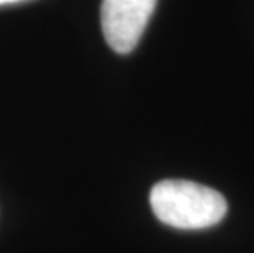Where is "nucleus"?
I'll return each mask as SVG.
<instances>
[{
	"label": "nucleus",
	"instance_id": "3",
	"mask_svg": "<svg viewBox=\"0 0 254 253\" xmlns=\"http://www.w3.org/2000/svg\"><path fill=\"white\" fill-rule=\"evenodd\" d=\"M21 2V0H0V5H7V3H17Z\"/></svg>",
	"mask_w": 254,
	"mask_h": 253
},
{
	"label": "nucleus",
	"instance_id": "2",
	"mask_svg": "<svg viewBox=\"0 0 254 253\" xmlns=\"http://www.w3.org/2000/svg\"><path fill=\"white\" fill-rule=\"evenodd\" d=\"M158 0H102V33L113 51L131 53L141 40Z\"/></svg>",
	"mask_w": 254,
	"mask_h": 253
},
{
	"label": "nucleus",
	"instance_id": "1",
	"mask_svg": "<svg viewBox=\"0 0 254 253\" xmlns=\"http://www.w3.org/2000/svg\"><path fill=\"white\" fill-rule=\"evenodd\" d=\"M151 209L161 222L174 229L198 230L213 227L228 212L218 191L186 179H166L153 186Z\"/></svg>",
	"mask_w": 254,
	"mask_h": 253
}]
</instances>
